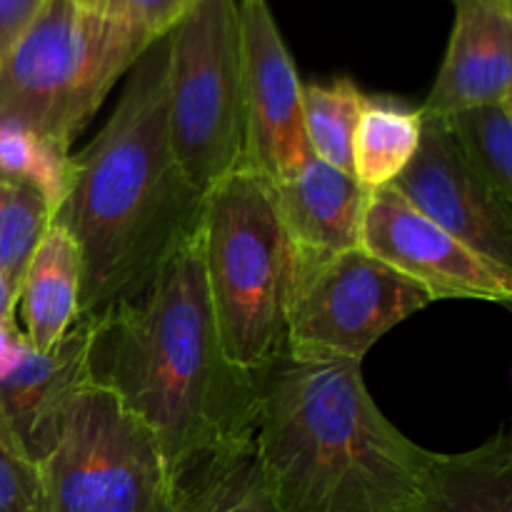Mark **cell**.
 <instances>
[{"instance_id":"obj_16","label":"cell","mask_w":512,"mask_h":512,"mask_svg":"<svg viewBox=\"0 0 512 512\" xmlns=\"http://www.w3.org/2000/svg\"><path fill=\"white\" fill-rule=\"evenodd\" d=\"M405 512H512V440L505 430L465 453H433Z\"/></svg>"},{"instance_id":"obj_14","label":"cell","mask_w":512,"mask_h":512,"mask_svg":"<svg viewBox=\"0 0 512 512\" xmlns=\"http://www.w3.org/2000/svg\"><path fill=\"white\" fill-rule=\"evenodd\" d=\"M275 203L288 238L300 253H343L360 248L365 208L373 190L345 170L313 155L293 175L275 180Z\"/></svg>"},{"instance_id":"obj_7","label":"cell","mask_w":512,"mask_h":512,"mask_svg":"<svg viewBox=\"0 0 512 512\" xmlns=\"http://www.w3.org/2000/svg\"><path fill=\"white\" fill-rule=\"evenodd\" d=\"M168 40V140L200 195L245 163L238 0H198Z\"/></svg>"},{"instance_id":"obj_19","label":"cell","mask_w":512,"mask_h":512,"mask_svg":"<svg viewBox=\"0 0 512 512\" xmlns=\"http://www.w3.org/2000/svg\"><path fill=\"white\" fill-rule=\"evenodd\" d=\"M443 123L470 168L512 208V103L458 110Z\"/></svg>"},{"instance_id":"obj_13","label":"cell","mask_w":512,"mask_h":512,"mask_svg":"<svg viewBox=\"0 0 512 512\" xmlns=\"http://www.w3.org/2000/svg\"><path fill=\"white\" fill-rule=\"evenodd\" d=\"M455 23L423 115L512 103V0H453Z\"/></svg>"},{"instance_id":"obj_2","label":"cell","mask_w":512,"mask_h":512,"mask_svg":"<svg viewBox=\"0 0 512 512\" xmlns=\"http://www.w3.org/2000/svg\"><path fill=\"white\" fill-rule=\"evenodd\" d=\"M203 198L168 140V40L135 60L95 140L70 158L53 223L83 255L78 318H98L143 293L160 265L198 230Z\"/></svg>"},{"instance_id":"obj_22","label":"cell","mask_w":512,"mask_h":512,"mask_svg":"<svg viewBox=\"0 0 512 512\" xmlns=\"http://www.w3.org/2000/svg\"><path fill=\"white\" fill-rule=\"evenodd\" d=\"M70 158V145L43 138L20 125L0 123V173L35 185L53 210H58L68 185Z\"/></svg>"},{"instance_id":"obj_12","label":"cell","mask_w":512,"mask_h":512,"mask_svg":"<svg viewBox=\"0 0 512 512\" xmlns=\"http://www.w3.org/2000/svg\"><path fill=\"white\" fill-rule=\"evenodd\" d=\"M90 338L93 320L78 318L50 350L25 345L15 368L0 380V413L35 463L58 443L70 408L90 385Z\"/></svg>"},{"instance_id":"obj_20","label":"cell","mask_w":512,"mask_h":512,"mask_svg":"<svg viewBox=\"0 0 512 512\" xmlns=\"http://www.w3.org/2000/svg\"><path fill=\"white\" fill-rule=\"evenodd\" d=\"M53 205L35 185L0 173V278L18 303L23 275L53 225Z\"/></svg>"},{"instance_id":"obj_21","label":"cell","mask_w":512,"mask_h":512,"mask_svg":"<svg viewBox=\"0 0 512 512\" xmlns=\"http://www.w3.org/2000/svg\"><path fill=\"white\" fill-rule=\"evenodd\" d=\"M363 103L365 93L350 78L303 85V128L315 158L350 173V148Z\"/></svg>"},{"instance_id":"obj_17","label":"cell","mask_w":512,"mask_h":512,"mask_svg":"<svg viewBox=\"0 0 512 512\" xmlns=\"http://www.w3.org/2000/svg\"><path fill=\"white\" fill-rule=\"evenodd\" d=\"M420 135L423 110L395 95L365 93L350 148V175L368 190L388 188L415 158Z\"/></svg>"},{"instance_id":"obj_10","label":"cell","mask_w":512,"mask_h":512,"mask_svg":"<svg viewBox=\"0 0 512 512\" xmlns=\"http://www.w3.org/2000/svg\"><path fill=\"white\" fill-rule=\"evenodd\" d=\"M243 55L245 165L275 183L303 168V83L268 0H238Z\"/></svg>"},{"instance_id":"obj_6","label":"cell","mask_w":512,"mask_h":512,"mask_svg":"<svg viewBox=\"0 0 512 512\" xmlns=\"http://www.w3.org/2000/svg\"><path fill=\"white\" fill-rule=\"evenodd\" d=\"M38 512H183V488L153 430L88 385L38 463Z\"/></svg>"},{"instance_id":"obj_28","label":"cell","mask_w":512,"mask_h":512,"mask_svg":"<svg viewBox=\"0 0 512 512\" xmlns=\"http://www.w3.org/2000/svg\"><path fill=\"white\" fill-rule=\"evenodd\" d=\"M78 5H83V8L93 10V13H105V8L110 5V0H75Z\"/></svg>"},{"instance_id":"obj_5","label":"cell","mask_w":512,"mask_h":512,"mask_svg":"<svg viewBox=\"0 0 512 512\" xmlns=\"http://www.w3.org/2000/svg\"><path fill=\"white\" fill-rule=\"evenodd\" d=\"M150 40L75 0H45L0 63V123L73 145Z\"/></svg>"},{"instance_id":"obj_8","label":"cell","mask_w":512,"mask_h":512,"mask_svg":"<svg viewBox=\"0 0 512 512\" xmlns=\"http://www.w3.org/2000/svg\"><path fill=\"white\" fill-rule=\"evenodd\" d=\"M433 303L413 280L363 248L295 250L285 313V348L363 363L388 330Z\"/></svg>"},{"instance_id":"obj_25","label":"cell","mask_w":512,"mask_h":512,"mask_svg":"<svg viewBox=\"0 0 512 512\" xmlns=\"http://www.w3.org/2000/svg\"><path fill=\"white\" fill-rule=\"evenodd\" d=\"M45 0H0V63L28 33Z\"/></svg>"},{"instance_id":"obj_3","label":"cell","mask_w":512,"mask_h":512,"mask_svg":"<svg viewBox=\"0 0 512 512\" xmlns=\"http://www.w3.org/2000/svg\"><path fill=\"white\" fill-rule=\"evenodd\" d=\"M363 363L283 348L258 373L255 440L278 512H405L433 453L405 438Z\"/></svg>"},{"instance_id":"obj_26","label":"cell","mask_w":512,"mask_h":512,"mask_svg":"<svg viewBox=\"0 0 512 512\" xmlns=\"http://www.w3.org/2000/svg\"><path fill=\"white\" fill-rule=\"evenodd\" d=\"M25 345H28V340H25L18 320H0V380L15 368Z\"/></svg>"},{"instance_id":"obj_24","label":"cell","mask_w":512,"mask_h":512,"mask_svg":"<svg viewBox=\"0 0 512 512\" xmlns=\"http://www.w3.org/2000/svg\"><path fill=\"white\" fill-rule=\"evenodd\" d=\"M195 3L198 0H110L105 15L155 43L165 38Z\"/></svg>"},{"instance_id":"obj_18","label":"cell","mask_w":512,"mask_h":512,"mask_svg":"<svg viewBox=\"0 0 512 512\" xmlns=\"http://www.w3.org/2000/svg\"><path fill=\"white\" fill-rule=\"evenodd\" d=\"M180 488L183 512H278L255 435L195 463Z\"/></svg>"},{"instance_id":"obj_4","label":"cell","mask_w":512,"mask_h":512,"mask_svg":"<svg viewBox=\"0 0 512 512\" xmlns=\"http://www.w3.org/2000/svg\"><path fill=\"white\" fill-rule=\"evenodd\" d=\"M200 250L225 355L245 373H260L285 348L295 260L265 175L243 163L205 193Z\"/></svg>"},{"instance_id":"obj_23","label":"cell","mask_w":512,"mask_h":512,"mask_svg":"<svg viewBox=\"0 0 512 512\" xmlns=\"http://www.w3.org/2000/svg\"><path fill=\"white\" fill-rule=\"evenodd\" d=\"M40 468L0 413V512H38Z\"/></svg>"},{"instance_id":"obj_9","label":"cell","mask_w":512,"mask_h":512,"mask_svg":"<svg viewBox=\"0 0 512 512\" xmlns=\"http://www.w3.org/2000/svg\"><path fill=\"white\" fill-rule=\"evenodd\" d=\"M360 248L413 280L433 300L512 303V270L470 250L390 185L370 193Z\"/></svg>"},{"instance_id":"obj_1","label":"cell","mask_w":512,"mask_h":512,"mask_svg":"<svg viewBox=\"0 0 512 512\" xmlns=\"http://www.w3.org/2000/svg\"><path fill=\"white\" fill-rule=\"evenodd\" d=\"M90 320V385L113 393L153 430L178 480L255 435L258 373L225 355L205 290L200 225L143 293Z\"/></svg>"},{"instance_id":"obj_15","label":"cell","mask_w":512,"mask_h":512,"mask_svg":"<svg viewBox=\"0 0 512 512\" xmlns=\"http://www.w3.org/2000/svg\"><path fill=\"white\" fill-rule=\"evenodd\" d=\"M83 255L68 230L50 225L18 290L15 313L30 348L50 350L63 340L80 313Z\"/></svg>"},{"instance_id":"obj_27","label":"cell","mask_w":512,"mask_h":512,"mask_svg":"<svg viewBox=\"0 0 512 512\" xmlns=\"http://www.w3.org/2000/svg\"><path fill=\"white\" fill-rule=\"evenodd\" d=\"M0 320H15V298L0 278Z\"/></svg>"},{"instance_id":"obj_11","label":"cell","mask_w":512,"mask_h":512,"mask_svg":"<svg viewBox=\"0 0 512 512\" xmlns=\"http://www.w3.org/2000/svg\"><path fill=\"white\" fill-rule=\"evenodd\" d=\"M390 188L470 250L512 270V208L470 168L443 118L423 115L418 153Z\"/></svg>"}]
</instances>
